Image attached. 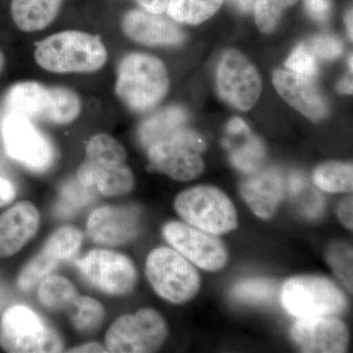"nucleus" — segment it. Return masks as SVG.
<instances>
[{
  "mask_svg": "<svg viewBox=\"0 0 353 353\" xmlns=\"http://www.w3.org/2000/svg\"><path fill=\"white\" fill-rule=\"evenodd\" d=\"M34 60L52 73H92L105 65L108 50L99 36L64 31L41 41L34 50Z\"/></svg>",
  "mask_w": 353,
  "mask_h": 353,
  "instance_id": "nucleus-1",
  "label": "nucleus"
},
{
  "mask_svg": "<svg viewBox=\"0 0 353 353\" xmlns=\"http://www.w3.org/2000/svg\"><path fill=\"white\" fill-rule=\"evenodd\" d=\"M6 105L9 113L55 125L73 122L82 110L80 97L74 90L36 82L14 85L7 92Z\"/></svg>",
  "mask_w": 353,
  "mask_h": 353,
  "instance_id": "nucleus-2",
  "label": "nucleus"
},
{
  "mask_svg": "<svg viewBox=\"0 0 353 353\" xmlns=\"http://www.w3.org/2000/svg\"><path fill=\"white\" fill-rule=\"evenodd\" d=\"M169 77L161 60L145 53H131L121 60L115 92L128 108L148 111L163 101Z\"/></svg>",
  "mask_w": 353,
  "mask_h": 353,
  "instance_id": "nucleus-3",
  "label": "nucleus"
},
{
  "mask_svg": "<svg viewBox=\"0 0 353 353\" xmlns=\"http://www.w3.org/2000/svg\"><path fill=\"white\" fill-rule=\"evenodd\" d=\"M285 310L301 318L343 314L347 299L333 281L321 276H296L285 281L281 294Z\"/></svg>",
  "mask_w": 353,
  "mask_h": 353,
  "instance_id": "nucleus-4",
  "label": "nucleus"
},
{
  "mask_svg": "<svg viewBox=\"0 0 353 353\" xmlns=\"http://www.w3.org/2000/svg\"><path fill=\"white\" fill-rule=\"evenodd\" d=\"M145 275L158 296L174 304L188 303L201 290L199 272L173 248L153 250L146 259Z\"/></svg>",
  "mask_w": 353,
  "mask_h": 353,
  "instance_id": "nucleus-5",
  "label": "nucleus"
},
{
  "mask_svg": "<svg viewBox=\"0 0 353 353\" xmlns=\"http://www.w3.org/2000/svg\"><path fill=\"white\" fill-rule=\"evenodd\" d=\"M176 213L190 226L220 236L238 227V213L225 192L211 185H199L181 192Z\"/></svg>",
  "mask_w": 353,
  "mask_h": 353,
  "instance_id": "nucleus-6",
  "label": "nucleus"
},
{
  "mask_svg": "<svg viewBox=\"0 0 353 353\" xmlns=\"http://www.w3.org/2000/svg\"><path fill=\"white\" fill-rule=\"evenodd\" d=\"M0 347L6 352H60L63 341L48 323L32 309L14 305L0 320Z\"/></svg>",
  "mask_w": 353,
  "mask_h": 353,
  "instance_id": "nucleus-7",
  "label": "nucleus"
},
{
  "mask_svg": "<svg viewBox=\"0 0 353 353\" xmlns=\"http://www.w3.org/2000/svg\"><path fill=\"white\" fill-rule=\"evenodd\" d=\"M148 159L153 170L179 182H189L204 171L202 153L206 143L199 132L178 130L170 136L150 145Z\"/></svg>",
  "mask_w": 353,
  "mask_h": 353,
  "instance_id": "nucleus-8",
  "label": "nucleus"
},
{
  "mask_svg": "<svg viewBox=\"0 0 353 353\" xmlns=\"http://www.w3.org/2000/svg\"><path fill=\"white\" fill-rule=\"evenodd\" d=\"M168 336L166 322L155 309L143 308L116 319L105 336V347L113 353L154 352Z\"/></svg>",
  "mask_w": 353,
  "mask_h": 353,
  "instance_id": "nucleus-9",
  "label": "nucleus"
},
{
  "mask_svg": "<svg viewBox=\"0 0 353 353\" xmlns=\"http://www.w3.org/2000/svg\"><path fill=\"white\" fill-rule=\"evenodd\" d=\"M1 136L7 154L29 170L41 173L54 161L50 141L24 116L7 113L1 123Z\"/></svg>",
  "mask_w": 353,
  "mask_h": 353,
  "instance_id": "nucleus-10",
  "label": "nucleus"
},
{
  "mask_svg": "<svg viewBox=\"0 0 353 353\" xmlns=\"http://www.w3.org/2000/svg\"><path fill=\"white\" fill-rule=\"evenodd\" d=\"M76 266L88 283L109 296H127L138 282V272L132 260L113 250H90Z\"/></svg>",
  "mask_w": 353,
  "mask_h": 353,
  "instance_id": "nucleus-11",
  "label": "nucleus"
},
{
  "mask_svg": "<svg viewBox=\"0 0 353 353\" xmlns=\"http://www.w3.org/2000/svg\"><path fill=\"white\" fill-rule=\"evenodd\" d=\"M216 87L223 101L241 111L252 109L262 92L261 78L254 65L240 51L231 50L223 55Z\"/></svg>",
  "mask_w": 353,
  "mask_h": 353,
  "instance_id": "nucleus-12",
  "label": "nucleus"
},
{
  "mask_svg": "<svg viewBox=\"0 0 353 353\" xmlns=\"http://www.w3.org/2000/svg\"><path fill=\"white\" fill-rule=\"evenodd\" d=\"M163 236L176 252L202 270L219 271L226 266L229 259L226 246L215 234L188 223L171 221L165 224Z\"/></svg>",
  "mask_w": 353,
  "mask_h": 353,
  "instance_id": "nucleus-13",
  "label": "nucleus"
},
{
  "mask_svg": "<svg viewBox=\"0 0 353 353\" xmlns=\"http://www.w3.org/2000/svg\"><path fill=\"white\" fill-rule=\"evenodd\" d=\"M290 338L307 353L347 352L350 336L345 323L333 316L301 318L290 328Z\"/></svg>",
  "mask_w": 353,
  "mask_h": 353,
  "instance_id": "nucleus-14",
  "label": "nucleus"
},
{
  "mask_svg": "<svg viewBox=\"0 0 353 353\" xmlns=\"http://www.w3.org/2000/svg\"><path fill=\"white\" fill-rule=\"evenodd\" d=\"M139 221L141 211L136 206H101L88 217V234L99 245H125L138 236Z\"/></svg>",
  "mask_w": 353,
  "mask_h": 353,
  "instance_id": "nucleus-15",
  "label": "nucleus"
},
{
  "mask_svg": "<svg viewBox=\"0 0 353 353\" xmlns=\"http://www.w3.org/2000/svg\"><path fill=\"white\" fill-rule=\"evenodd\" d=\"M122 29L128 38L145 46H176L182 43L185 34L176 21L163 14L134 9L125 14Z\"/></svg>",
  "mask_w": 353,
  "mask_h": 353,
  "instance_id": "nucleus-16",
  "label": "nucleus"
},
{
  "mask_svg": "<svg viewBox=\"0 0 353 353\" xmlns=\"http://www.w3.org/2000/svg\"><path fill=\"white\" fill-rule=\"evenodd\" d=\"M273 83L279 94L308 119L317 122L328 113L326 101L307 77L277 70L273 75Z\"/></svg>",
  "mask_w": 353,
  "mask_h": 353,
  "instance_id": "nucleus-17",
  "label": "nucleus"
},
{
  "mask_svg": "<svg viewBox=\"0 0 353 353\" xmlns=\"http://www.w3.org/2000/svg\"><path fill=\"white\" fill-rule=\"evenodd\" d=\"M39 213L34 204L22 201L0 215V259L19 252L39 227Z\"/></svg>",
  "mask_w": 353,
  "mask_h": 353,
  "instance_id": "nucleus-18",
  "label": "nucleus"
},
{
  "mask_svg": "<svg viewBox=\"0 0 353 353\" xmlns=\"http://www.w3.org/2000/svg\"><path fill=\"white\" fill-rule=\"evenodd\" d=\"M285 190L282 175L275 169H268L241 183L240 192L257 217L269 220L277 212Z\"/></svg>",
  "mask_w": 353,
  "mask_h": 353,
  "instance_id": "nucleus-19",
  "label": "nucleus"
},
{
  "mask_svg": "<svg viewBox=\"0 0 353 353\" xmlns=\"http://www.w3.org/2000/svg\"><path fill=\"white\" fill-rule=\"evenodd\" d=\"M77 180L109 197L129 194L134 185V174L124 163H101L87 158L77 171Z\"/></svg>",
  "mask_w": 353,
  "mask_h": 353,
  "instance_id": "nucleus-20",
  "label": "nucleus"
},
{
  "mask_svg": "<svg viewBox=\"0 0 353 353\" xmlns=\"http://www.w3.org/2000/svg\"><path fill=\"white\" fill-rule=\"evenodd\" d=\"M225 148L229 150L232 164L239 170L252 174L263 163L265 148L262 141L253 136L245 121L234 117L228 123Z\"/></svg>",
  "mask_w": 353,
  "mask_h": 353,
  "instance_id": "nucleus-21",
  "label": "nucleus"
},
{
  "mask_svg": "<svg viewBox=\"0 0 353 353\" xmlns=\"http://www.w3.org/2000/svg\"><path fill=\"white\" fill-rule=\"evenodd\" d=\"M62 4L63 0H12L11 15L21 31H41L55 20Z\"/></svg>",
  "mask_w": 353,
  "mask_h": 353,
  "instance_id": "nucleus-22",
  "label": "nucleus"
},
{
  "mask_svg": "<svg viewBox=\"0 0 353 353\" xmlns=\"http://www.w3.org/2000/svg\"><path fill=\"white\" fill-rule=\"evenodd\" d=\"M187 121V113L183 108L171 106L150 116L139 128V138L145 148L170 136L182 129Z\"/></svg>",
  "mask_w": 353,
  "mask_h": 353,
  "instance_id": "nucleus-23",
  "label": "nucleus"
},
{
  "mask_svg": "<svg viewBox=\"0 0 353 353\" xmlns=\"http://www.w3.org/2000/svg\"><path fill=\"white\" fill-rule=\"evenodd\" d=\"M289 194L294 208L307 219H318L324 214V197L301 174L294 173L290 176Z\"/></svg>",
  "mask_w": 353,
  "mask_h": 353,
  "instance_id": "nucleus-24",
  "label": "nucleus"
},
{
  "mask_svg": "<svg viewBox=\"0 0 353 353\" xmlns=\"http://www.w3.org/2000/svg\"><path fill=\"white\" fill-rule=\"evenodd\" d=\"M38 297L43 307L51 311H61L71 306L78 294L68 279L50 275L39 283Z\"/></svg>",
  "mask_w": 353,
  "mask_h": 353,
  "instance_id": "nucleus-25",
  "label": "nucleus"
},
{
  "mask_svg": "<svg viewBox=\"0 0 353 353\" xmlns=\"http://www.w3.org/2000/svg\"><path fill=\"white\" fill-rule=\"evenodd\" d=\"M224 0H170L167 13L179 23L199 25L212 17Z\"/></svg>",
  "mask_w": 353,
  "mask_h": 353,
  "instance_id": "nucleus-26",
  "label": "nucleus"
},
{
  "mask_svg": "<svg viewBox=\"0 0 353 353\" xmlns=\"http://www.w3.org/2000/svg\"><path fill=\"white\" fill-rule=\"evenodd\" d=\"M313 181L316 187L330 194L352 192V164L332 161L320 165L315 169Z\"/></svg>",
  "mask_w": 353,
  "mask_h": 353,
  "instance_id": "nucleus-27",
  "label": "nucleus"
},
{
  "mask_svg": "<svg viewBox=\"0 0 353 353\" xmlns=\"http://www.w3.org/2000/svg\"><path fill=\"white\" fill-rule=\"evenodd\" d=\"M68 310L74 328L83 334L94 332L101 326L105 316L102 304L88 296L77 297Z\"/></svg>",
  "mask_w": 353,
  "mask_h": 353,
  "instance_id": "nucleus-28",
  "label": "nucleus"
},
{
  "mask_svg": "<svg viewBox=\"0 0 353 353\" xmlns=\"http://www.w3.org/2000/svg\"><path fill=\"white\" fill-rule=\"evenodd\" d=\"M278 285L268 279L257 278L241 281L231 292V296L239 303L246 304H268L276 299Z\"/></svg>",
  "mask_w": 353,
  "mask_h": 353,
  "instance_id": "nucleus-29",
  "label": "nucleus"
},
{
  "mask_svg": "<svg viewBox=\"0 0 353 353\" xmlns=\"http://www.w3.org/2000/svg\"><path fill=\"white\" fill-rule=\"evenodd\" d=\"M83 243V234L75 227L59 228L50 234L43 248L60 262L69 261L78 254Z\"/></svg>",
  "mask_w": 353,
  "mask_h": 353,
  "instance_id": "nucleus-30",
  "label": "nucleus"
},
{
  "mask_svg": "<svg viewBox=\"0 0 353 353\" xmlns=\"http://www.w3.org/2000/svg\"><path fill=\"white\" fill-rule=\"evenodd\" d=\"M59 264L60 262L51 253L41 248L21 270L17 279L18 288L22 292L32 290L44 278L51 275Z\"/></svg>",
  "mask_w": 353,
  "mask_h": 353,
  "instance_id": "nucleus-31",
  "label": "nucleus"
},
{
  "mask_svg": "<svg viewBox=\"0 0 353 353\" xmlns=\"http://www.w3.org/2000/svg\"><path fill=\"white\" fill-rule=\"evenodd\" d=\"M85 158L101 163L122 164L127 152L122 143L106 134H95L88 141Z\"/></svg>",
  "mask_w": 353,
  "mask_h": 353,
  "instance_id": "nucleus-32",
  "label": "nucleus"
},
{
  "mask_svg": "<svg viewBox=\"0 0 353 353\" xmlns=\"http://www.w3.org/2000/svg\"><path fill=\"white\" fill-rule=\"evenodd\" d=\"M299 0H255V22L260 31L269 34L276 29L285 9L294 6Z\"/></svg>",
  "mask_w": 353,
  "mask_h": 353,
  "instance_id": "nucleus-33",
  "label": "nucleus"
},
{
  "mask_svg": "<svg viewBox=\"0 0 353 353\" xmlns=\"http://www.w3.org/2000/svg\"><path fill=\"white\" fill-rule=\"evenodd\" d=\"M327 261L334 275L352 292V248L345 243H336L330 246Z\"/></svg>",
  "mask_w": 353,
  "mask_h": 353,
  "instance_id": "nucleus-34",
  "label": "nucleus"
},
{
  "mask_svg": "<svg viewBox=\"0 0 353 353\" xmlns=\"http://www.w3.org/2000/svg\"><path fill=\"white\" fill-rule=\"evenodd\" d=\"M94 189L83 187L77 181H71L64 185L62 190L61 203L58 206L59 212L67 214L74 212L75 209L82 208L94 199Z\"/></svg>",
  "mask_w": 353,
  "mask_h": 353,
  "instance_id": "nucleus-35",
  "label": "nucleus"
},
{
  "mask_svg": "<svg viewBox=\"0 0 353 353\" xmlns=\"http://www.w3.org/2000/svg\"><path fill=\"white\" fill-rule=\"evenodd\" d=\"M285 67L290 71L307 78L317 75L318 67L314 55L303 44L297 46L290 55L285 61Z\"/></svg>",
  "mask_w": 353,
  "mask_h": 353,
  "instance_id": "nucleus-36",
  "label": "nucleus"
},
{
  "mask_svg": "<svg viewBox=\"0 0 353 353\" xmlns=\"http://www.w3.org/2000/svg\"><path fill=\"white\" fill-rule=\"evenodd\" d=\"M310 48L315 54L325 59H334L343 53L341 41L329 36H319L311 39Z\"/></svg>",
  "mask_w": 353,
  "mask_h": 353,
  "instance_id": "nucleus-37",
  "label": "nucleus"
},
{
  "mask_svg": "<svg viewBox=\"0 0 353 353\" xmlns=\"http://www.w3.org/2000/svg\"><path fill=\"white\" fill-rule=\"evenodd\" d=\"M309 15L313 19L325 22L331 15V0H304Z\"/></svg>",
  "mask_w": 353,
  "mask_h": 353,
  "instance_id": "nucleus-38",
  "label": "nucleus"
},
{
  "mask_svg": "<svg viewBox=\"0 0 353 353\" xmlns=\"http://www.w3.org/2000/svg\"><path fill=\"white\" fill-rule=\"evenodd\" d=\"M352 196H347L341 202L338 208V217L341 224L347 229L352 230L353 217H352Z\"/></svg>",
  "mask_w": 353,
  "mask_h": 353,
  "instance_id": "nucleus-39",
  "label": "nucleus"
},
{
  "mask_svg": "<svg viewBox=\"0 0 353 353\" xmlns=\"http://www.w3.org/2000/svg\"><path fill=\"white\" fill-rule=\"evenodd\" d=\"M136 1L143 10L154 14L166 12L170 0H132Z\"/></svg>",
  "mask_w": 353,
  "mask_h": 353,
  "instance_id": "nucleus-40",
  "label": "nucleus"
},
{
  "mask_svg": "<svg viewBox=\"0 0 353 353\" xmlns=\"http://www.w3.org/2000/svg\"><path fill=\"white\" fill-rule=\"evenodd\" d=\"M15 196L16 190L12 183L0 176V208L10 203Z\"/></svg>",
  "mask_w": 353,
  "mask_h": 353,
  "instance_id": "nucleus-41",
  "label": "nucleus"
},
{
  "mask_svg": "<svg viewBox=\"0 0 353 353\" xmlns=\"http://www.w3.org/2000/svg\"><path fill=\"white\" fill-rule=\"evenodd\" d=\"M69 352H108L106 347L101 343H95V341H90V343H85L83 345H78L71 348Z\"/></svg>",
  "mask_w": 353,
  "mask_h": 353,
  "instance_id": "nucleus-42",
  "label": "nucleus"
},
{
  "mask_svg": "<svg viewBox=\"0 0 353 353\" xmlns=\"http://www.w3.org/2000/svg\"><path fill=\"white\" fill-rule=\"evenodd\" d=\"M229 1L243 12H248L253 8L255 0H229Z\"/></svg>",
  "mask_w": 353,
  "mask_h": 353,
  "instance_id": "nucleus-43",
  "label": "nucleus"
},
{
  "mask_svg": "<svg viewBox=\"0 0 353 353\" xmlns=\"http://www.w3.org/2000/svg\"><path fill=\"white\" fill-rule=\"evenodd\" d=\"M339 92L343 94H352V81L350 79L341 81L338 87Z\"/></svg>",
  "mask_w": 353,
  "mask_h": 353,
  "instance_id": "nucleus-44",
  "label": "nucleus"
},
{
  "mask_svg": "<svg viewBox=\"0 0 353 353\" xmlns=\"http://www.w3.org/2000/svg\"><path fill=\"white\" fill-rule=\"evenodd\" d=\"M345 22H347V32L348 36H350V39H352V10L350 9L347 14V17H345Z\"/></svg>",
  "mask_w": 353,
  "mask_h": 353,
  "instance_id": "nucleus-45",
  "label": "nucleus"
},
{
  "mask_svg": "<svg viewBox=\"0 0 353 353\" xmlns=\"http://www.w3.org/2000/svg\"><path fill=\"white\" fill-rule=\"evenodd\" d=\"M6 292H4L3 288H2L1 284H0V309L3 307L4 303H6Z\"/></svg>",
  "mask_w": 353,
  "mask_h": 353,
  "instance_id": "nucleus-46",
  "label": "nucleus"
},
{
  "mask_svg": "<svg viewBox=\"0 0 353 353\" xmlns=\"http://www.w3.org/2000/svg\"><path fill=\"white\" fill-rule=\"evenodd\" d=\"M4 66H6V58H4L2 51L0 50V73H1L2 70L4 69Z\"/></svg>",
  "mask_w": 353,
  "mask_h": 353,
  "instance_id": "nucleus-47",
  "label": "nucleus"
},
{
  "mask_svg": "<svg viewBox=\"0 0 353 353\" xmlns=\"http://www.w3.org/2000/svg\"><path fill=\"white\" fill-rule=\"evenodd\" d=\"M348 64H350V70H352V57H350V61H348Z\"/></svg>",
  "mask_w": 353,
  "mask_h": 353,
  "instance_id": "nucleus-48",
  "label": "nucleus"
}]
</instances>
